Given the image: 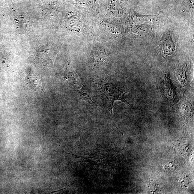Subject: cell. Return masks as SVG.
<instances>
[{
  "label": "cell",
  "mask_w": 194,
  "mask_h": 194,
  "mask_svg": "<svg viewBox=\"0 0 194 194\" xmlns=\"http://www.w3.org/2000/svg\"><path fill=\"white\" fill-rule=\"evenodd\" d=\"M61 77L64 82L67 83L74 91L79 94L83 99L86 100L92 106H94V103L91 99L88 91L75 72H67Z\"/></svg>",
  "instance_id": "6da1fadb"
},
{
  "label": "cell",
  "mask_w": 194,
  "mask_h": 194,
  "mask_svg": "<svg viewBox=\"0 0 194 194\" xmlns=\"http://www.w3.org/2000/svg\"><path fill=\"white\" fill-rule=\"evenodd\" d=\"M176 165L175 163L169 162L168 164L165 165V169L169 170L170 171H174L176 168Z\"/></svg>",
  "instance_id": "8992f818"
},
{
  "label": "cell",
  "mask_w": 194,
  "mask_h": 194,
  "mask_svg": "<svg viewBox=\"0 0 194 194\" xmlns=\"http://www.w3.org/2000/svg\"><path fill=\"white\" fill-rule=\"evenodd\" d=\"M166 77L165 93L166 94V97L169 99L175 100L176 96L175 89L174 88L173 83H172L169 75L168 74H166Z\"/></svg>",
  "instance_id": "277c9868"
},
{
  "label": "cell",
  "mask_w": 194,
  "mask_h": 194,
  "mask_svg": "<svg viewBox=\"0 0 194 194\" xmlns=\"http://www.w3.org/2000/svg\"><path fill=\"white\" fill-rule=\"evenodd\" d=\"M161 48L166 55H172L175 50V46L170 35H164L160 42Z\"/></svg>",
  "instance_id": "3957f363"
},
{
  "label": "cell",
  "mask_w": 194,
  "mask_h": 194,
  "mask_svg": "<svg viewBox=\"0 0 194 194\" xmlns=\"http://www.w3.org/2000/svg\"><path fill=\"white\" fill-rule=\"evenodd\" d=\"M187 67L184 66L178 69L176 72V76L179 81L183 86L186 82L187 80Z\"/></svg>",
  "instance_id": "5b68a950"
},
{
  "label": "cell",
  "mask_w": 194,
  "mask_h": 194,
  "mask_svg": "<svg viewBox=\"0 0 194 194\" xmlns=\"http://www.w3.org/2000/svg\"><path fill=\"white\" fill-rule=\"evenodd\" d=\"M100 91L101 94L104 95L110 104V110L112 113L114 103L116 101H121L127 105H129L124 98L126 92L118 88L115 85L112 83H108L100 85Z\"/></svg>",
  "instance_id": "7a4b0ae2"
}]
</instances>
